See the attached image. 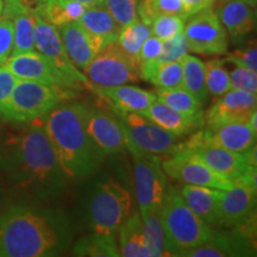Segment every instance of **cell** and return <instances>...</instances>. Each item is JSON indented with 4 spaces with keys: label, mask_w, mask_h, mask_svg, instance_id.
Instances as JSON below:
<instances>
[{
    "label": "cell",
    "mask_w": 257,
    "mask_h": 257,
    "mask_svg": "<svg viewBox=\"0 0 257 257\" xmlns=\"http://www.w3.org/2000/svg\"><path fill=\"white\" fill-rule=\"evenodd\" d=\"M143 221V229L147 240L152 249L153 257L168 256L166 245V236L163 230L161 207L140 212Z\"/></svg>",
    "instance_id": "f546056e"
},
{
    "label": "cell",
    "mask_w": 257,
    "mask_h": 257,
    "mask_svg": "<svg viewBox=\"0 0 257 257\" xmlns=\"http://www.w3.org/2000/svg\"><path fill=\"white\" fill-rule=\"evenodd\" d=\"M216 14L233 44H240L256 28L255 9L242 0L218 3Z\"/></svg>",
    "instance_id": "ffe728a7"
},
{
    "label": "cell",
    "mask_w": 257,
    "mask_h": 257,
    "mask_svg": "<svg viewBox=\"0 0 257 257\" xmlns=\"http://www.w3.org/2000/svg\"><path fill=\"white\" fill-rule=\"evenodd\" d=\"M111 102L113 108L120 113H141L157 99L155 93L130 85H119L113 87H94Z\"/></svg>",
    "instance_id": "d4e9b609"
},
{
    "label": "cell",
    "mask_w": 257,
    "mask_h": 257,
    "mask_svg": "<svg viewBox=\"0 0 257 257\" xmlns=\"http://www.w3.org/2000/svg\"><path fill=\"white\" fill-rule=\"evenodd\" d=\"M156 95L160 101L181 113L188 115L204 114V111H202L204 105L184 87L159 89Z\"/></svg>",
    "instance_id": "4dcf8cb0"
},
{
    "label": "cell",
    "mask_w": 257,
    "mask_h": 257,
    "mask_svg": "<svg viewBox=\"0 0 257 257\" xmlns=\"http://www.w3.org/2000/svg\"><path fill=\"white\" fill-rule=\"evenodd\" d=\"M242 2L245 3V4H248L250 8L252 9H256V5H257V0H242Z\"/></svg>",
    "instance_id": "c3c4849f"
},
{
    "label": "cell",
    "mask_w": 257,
    "mask_h": 257,
    "mask_svg": "<svg viewBox=\"0 0 257 257\" xmlns=\"http://www.w3.org/2000/svg\"><path fill=\"white\" fill-rule=\"evenodd\" d=\"M74 2H78V3H81V4L86 5L87 8L89 6H93V5H98V4H101L102 0H74Z\"/></svg>",
    "instance_id": "7dc6e473"
},
{
    "label": "cell",
    "mask_w": 257,
    "mask_h": 257,
    "mask_svg": "<svg viewBox=\"0 0 257 257\" xmlns=\"http://www.w3.org/2000/svg\"><path fill=\"white\" fill-rule=\"evenodd\" d=\"M68 93L46 83L19 79L0 110V115L14 123H31L46 117L68 96Z\"/></svg>",
    "instance_id": "5b68a950"
},
{
    "label": "cell",
    "mask_w": 257,
    "mask_h": 257,
    "mask_svg": "<svg viewBox=\"0 0 257 257\" xmlns=\"http://www.w3.org/2000/svg\"><path fill=\"white\" fill-rule=\"evenodd\" d=\"M101 4L121 28L138 18V0H102Z\"/></svg>",
    "instance_id": "8d00e7d4"
},
{
    "label": "cell",
    "mask_w": 257,
    "mask_h": 257,
    "mask_svg": "<svg viewBox=\"0 0 257 257\" xmlns=\"http://www.w3.org/2000/svg\"><path fill=\"white\" fill-rule=\"evenodd\" d=\"M163 230L168 256H178L199 244L204 243L213 234L212 226L204 223L186 204L180 189L168 186L161 206Z\"/></svg>",
    "instance_id": "277c9868"
},
{
    "label": "cell",
    "mask_w": 257,
    "mask_h": 257,
    "mask_svg": "<svg viewBox=\"0 0 257 257\" xmlns=\"http://www.w3.org/2000/svg\"><path fill=\"white\" fill-rule=\"evenodd\" d=\"M134 161V185L140 212L162 206L168 189L167 175L156 156L130 150Z\"/></svg>",
    "instance_id": "30bf717a"
},
{
    "label": "cell",
    "mask_w": 257,
    "mask_h": 257,
    "mask_svg": "<svg viewBox=\"0 0 257 257\" xmlns=\"http://www.w3.org/2000/svg\"><path fill=\"white\" fill-rule=\"evenodd\" d=\"M3 10H4V0H0V17H2Z\"/></svg>",
    "instance_id": "681fc988"
},
{
    "label": "cell",
    "mask_w": 257,
    "mask_h": 257,
    "mask_svg": "<svg viewBox=\"0 0 257 257\" xmlns=\"http://www.w3.org/2000/svg\"><path fill=\"white\" fill-rule=\"evenodd\" d=\"M14 48V23L10 18L0 17V64L11 56Z\"/></svg>",
    "instance_id": "b9f144b4"
},
{
    "label": "cell",
    "mask_w": 257,
    "mask_h": 257,
    "mask_svg": "<svg viewBox=\"0 0 257 257\" xmlns=\"http://www.w3.org/2000/svg\"><path fill=\"white\" fill-rule=\"evenodd\" d=\"M159 89H170L182 87V64L181 60L161 64L150 80Z\"/></svg>",
    "instance_id": "d590c367"
},
{
    "label": "cell",
    "mask_w": 257,
    "mask_h": 257,
    "mask_svg": "<svg viewBox=\"0 0 257 257\" xmlns=\"http://www.w3.org/2000/svg\"><path fill=\"white\" fill-rule=\"evenodd\" d=\"M152 34L161 41H167L184 31L185 19L174 15H161L150 24Z\"/></svg>",
    "instance_id": "74e56055"
},
{
    "label": "cell",
    "mask_w": 257,
    "mask_h": 257,
    "mask_svg": "<svg viewBox=\"0 0 257 257\" xmlns=\"http://www.w3.org/2000/svg\"><path fill=\"white\" fill-rule=\"evenodd\" d=\"M225 62H230L236 64V66L245 67L251 70L257 72V48L256 42H249L246 46H244L240 49L236 50L234 53L230 54L226 59L223 60Z\"/></svg>",
    "instance_id": "60d3db41"
},
{
    "label": "cell",
    "mask_w": 257,
    "mask_h": 257,
    "mask_svg": "<svg viewBox=\"0 0 257 257\" xmlns=\"http://www.w3.org/2000/svg\"><path fill=\"white\" fill-rule=\"evenodd\" d=\"M0 168L11 186L41 200L55 199L66 189L67 179L41 119L0 144Z\"/></svg>",
    "instance_id": "6da1fadb"
},
{
    "label": "cell",
    "mask_w": 257,
    "mask_h": 257,
    "mask_svg": "<svg viewBox=\"0 0 257 257\" xmlns=\"http://www.w3.org/2000/svg\"><path fill=\"white\" fill-rule=\"evenodd\" d=\"M161 167L167 176L182 185L204 186L225 191L233 182L214 173L197 154L187 148L174 155L161 159Z\"/></svg>",
    "instance_id": "7c38bea8"
},
{
    "label": "cell",
    "mask_w": 257,
    "mask_h": 257,
    "mask_svg": "<svg viewBox=\"0 0 257 257\" xmlns=\"http://www.w3.org/2000/svg\"><path fill=\"white\" fill-rule=\"evenodd\" d=\"M21 80H31L70 92L53 64L38 51L10 56L4 63Z\"/></svg>",
    "instance_id": "ac0fdd59"
},
{
    "label": "cell",
    "mask_w": 257,
    "mask_h": 257,
    "mask_svg": "<svg viewBox=\"0 0 257 257\" xmlns=\"http://www.w3.org/2000/svg\"><path fill=\"white\" fill-rule=\"evenodd\" d=\"M188 44L187 41H186L184 31L175 35L174 37L169 38V40L163 41L162 51H161L160 56L155 61L156 70L161 64L181 60L186 54H188Z\"/></svg>",
    "instance_id": "f35d334b"
},
{
    "label": "cell",
    "mask_w": 257,
    "mask_h": 257,
    "mask_svg": "<svg viewBox=\"0 0 257 257\" xmlns=\"http://www.w3.org/2000/svg\"><path fill=\"white\" fill-rule=\"evenodd\" d=\"M117 117L126 133L128 140L127 152L135 150L146 155L163 159L185 149L186 140H184V136L169 133L142 114L135 112H117Z\"/></svg>",
    "instance_id": "8992f818"
},
{
    "label": "cell",
    "mask_w": 257,
    "mask_h": 257,
    "mask_svg": "<svg viewBox=\"0 0 257 257\" xmlns=\"http://www.w3.org/2000/svg\"><path fill=\"white\" fill-rule=\"evenodd\" d=\"M2 17L14 23V48L11 56L36 51L35 46V14L19 3H4Z\"/></svg>",
    "instance_id": "603a6c76"
},
{
    "label": "cell",
    "mask_w": 257,
    "mask_h": 257,
    "mask_svg": "<svg viewBox=\"0 0 257 257\" xmlns=\"http://www.w3.org/2000/svg\"><path fill=\"white\" fill-rule=\"evenodd\" d=\"M236 66V64H234ZM231 87L250 93H257V72L245 67L236 66L229 73Z\"/></svg>",
    "instance_id": "ab89813d"
},
{
    "label": "cell",
    "mask_w": 257,
    "mask_h": 257,
    "mask_svg": "<svg viewBox=\"0 0 257 257\" xmlns=\"http://www.w3.org/2000/svg\"><path fill=\"white\" fill-rule=\"evenodd\" d=\"M188 50L200 55H224L229 49V36L212 8L188 18L184 29Z\"/></svg>",
    "instance_id": "8fae6325"
},
{
    "label": "cell",
    "mask_w": 257,
    "mask_h": 257,
    "mask_svg": "<svg viewBox=\"0 0 257 257\" xmlns=\"http://www.w3.org/2000/svg\"><path fill=\"white\" fill-rule=\"evenodd\" d=\"M83 74L94 87H113L141 79L138 60L128 55L118 42L99 50Z\"/></svg>",
    "instance_id": "ba28073f"
},
{
    "label": "cell",
    "mask_w": 257,
    "mask_h": 257,
    "mask_svg": "<svg viewBox=\"0 0 257 257\" xmlns=\"http://www.w3.org/2000/svg\"><path fill=\"white\" fill-rule=\"evenodd\" d=\"M255 217V216H253ZM237 225L234 232L213 234L204 243L178 253L187 257H227L251 256L252 249V218Z\"/></svg>",
    "instance_id": "4fadbf2b"
},
{
    "label": "cell",
    "mask_w": 257,
    "mask_h": 257,
    "mask_svg": "<svg viewBox=\"0 0 257 257\" xmlns=\"http://www.w3.org/2000/svg\"><path fill=\"white\" fill-rule=\"evenodd\" d=\"M18 80L17 76L5 64H0V110L8 101Z\"/></svg>",
    "instance_id": "7bdbcfd3"
},
{
    "label": "cell",
    "mask_w": 257,
    "mask_h": 257,
    "mask_svg": "<svg viewBox=\"0 0 257 257\" xmlns=\"http://www.w3.org/2000/svg\"><path fill=\"white\" fill-rule=\"evenodd\" d=\"M150 35H153L150 24H147L138 17L133 23L121 28L117 42L128 55L136 57L138 60L141 47Z\"/></svg>",
    "instance_id": "836d02e7"
},
{
    "label": "cell",
    "mask_w": 257,
    "mask_h": 257,
    "mask_svg": "<svg viewBox=\"0 0 257 257\" xmlns=\"http://www.w3.org/2000/svg\"><path fill=\"white\" fill-rule=\"evenodd\" d=\"M181 64L182 87L204 105L210 98L205 81V63L198 57L186 54L181 59Z\"/></svg>",
    "instance_id": "83f0119b"
},
{
    "label": "cell",
    "mask_w": 257,
    "mask_h": 257,
    "mask_svg": "<svg viewBox=\"0 0 257 257\" xmlns=\"http://www.w3.org/2000/svg\"><path fill=\"white\" fill-rule=\"evenodd\" d=\"M256 93L239 89H230L210 106L204 113V124L206 127H216L219 125L236 121H246L256 111Z\"/></svg>",
    "instance_id": "2e32d148"
},
{
    "label": "cell",
    "mask_w": 257,
    "mask_h": 257,
    "mask_svg": "<svg viewBox=\"0 0 257 257\" xmlns=\"http://www.w3.org/2000/svg\"><path fill=\"white\" fill-rule=\"evenodd\" d=\"M256 191L240 176L233 180L229 189L221 191L219 226H237L255 216Z\"/></svg>",
    "instance_id": "e0dca14e"
},
{
    "label": "cell",
    "mask_w": 257,
    "mask_h": 257,
    "mask_svg": "<svg viewBox=\"0 0 257 257\" xmlns=\"http://www.w3.org/2000/svg\"><path fill=\"white\" fill-rule=\"evenodd\" d=\"M85 126L105 156L126 150L128 140L117 114L85 105Z\"/></svg>",
    "instance_id": "5bb4252c"
},
{
    "label": "cell",
    "mask_w": 257,
    "mask_h": 257,
    "mask_svg": "<svg viewBox=\"0 0 257 257\" xmlns=\"http://www.w3.org/2000/svg\"><path fill=\"white\" fill-rule=\"evenodd\" d=\"M205 81L208 94L214 98L232 89L229 72L224 67V61L221 59L208 60L205 63Z\"/></svg>",
    "instance_id": "e575fe53"
},
{
    "label": "cell",
    "mask_w": 257,
    "mask_h": 257,
    "mask_svg": "<svg viewBox=\"0 0 257 257\" xmlns=\"http://www.w3.org/2000/svg\"><path fill=\"white\" fill-rule=\"evenodd\" d=\"M133 212V199L124 186L113 179L98 185L89 205L93 233L115 236L121 223Z\"/></svg>",
    "instance_id": "52a82bcc"
},
{
    "label": "cell",
    "mask_w": 257,
    "mask_h": 257,
    "mask_svg": "<svg viewBox=\"0 0 257 257\" xmlns=\"http://www.w3.org/2000/svg\"><path fill=\"white\" fill-rule=\"evenodd\" d=\"M74 255L92 256V257H117L119 256L118 244L115 243V236H99L93 233L92 236L80 239L73 248Z\"/></svg>",
    "instance_id": "1f68e13d"
},
{
    "label": "cell",
    "mask_w": 257,
    "mask_h": 257,
    "mask_svg": "<svg viewBox=\"0 0 257 257\" xmlns=\"http://www.w3.org/2000/svg\"><path fill=\"white\" fill-rule=\"evenodd\" d=\"M21 0H5V3H19Z\"/></svg>",
    "instance_id": "f907efd6"
},
{
    "label": "cell",
    "mask_w": 257,
    "mask_h": 257,
    "mask_svg": "<svg viewBox=\"0 0 257 257\" xmlns=\"http://www.w3.org/2000/svg\"><path fill=\"white\" fill-rule=\"evenodd\" d=\"M137 12L138 17L147 24H152L161 15L179 16L185 21L188 18L182 0H138Z\"/></svg>",
    "instance_id": "d6a6232c"
},
{
    "label": "cell",
    "mask_w": 257,
    "mask_h": 257,
    "mask_svg": "<svg viewBox=\"0 0 257 257\" xmlns=\"http://www.w3.org/2000/svg\"><path fill=\"white\" fill-rule=\"evenodd\" d=\"M185 148L197 154L218 175L232 181L243 175L245 170L252 166L244 154L230 152L224 148L205 142L201 137L200 130L193 133L192 136L186 140Z\"/></svg>",
    "instance_id": "9a60e30c"
},
{
    "label": "cell",
    "mask_w": 257,
    "mask_h": 257,
    "mask_svg": "<svg viewBox=\"0 0 257 257\" xmlns=\"http://www.w3.org/2000/svg\"><path fill=\"white\" fill-rule=\"evenodd\" d=\"M140 114L147 117L165 130L178 136H187L204 126V114L188 115L173 110L172 107L163 104L156 99L149 107Z\"/></svg>",
    "instance_id": "7402d4cb"
},
{
    "label": "cell",
    "mask_w": 257,
    "mask_h": 257,
    "mask_svg": "<svg viewBox=\"0 0 257 257\" xmlns=\"http://www.w3.org/2000/svg\"><path fill=\"white\" fill-rule=\"evenodd\" d=\"M35 46L36 51L46 57L62 76L70 92L94 89V86L88 81L85 74L80 72L70 61L57 28L37 14H35Z\"/></svg>",
    "instance_id": "9c48e42d"
},
{
    "label": "cell",
    "mask_w": 257,
    "mask_h": 257,
    "mask_svg": "<svg viewBox=\"0 0 257 257\" xmlns=\"http://www.w3.org/2000/svg\"><path fill=\"white\" fill-rule=\"evenodd\" d=\"M43 121L67 180L81 181L98 172L105 155L86 130L85 104L61 102Z\"/></svg>",
    "instance_id": "7a4b0ae2"
},
{
    "label": "cell",
    "mask_w": 257,
    "mask_h": 257,
    "mask_svg": "<svg viewBox=\"0 0 257 257\" xmlns=\"http://www.w3.org/2000/svg\"><path fill=\"white\" fill-rule=\"evenodd\" d=\"M76 22L85 31L95 53L107 44L117 42L121 30L120 25L102 4L89 6Z\"/></svg>",
    "instance_id": "d6986e66"
},
{
    "label": "cell",
    "mask_w": 257,
    "mask_h": 257,
    "mask_svg": "<svg viewBox=\"0 0 257 257\" xmlns=\"http://www.w3.org/2000/svg\"><path fill=\"white\" fill-rule=\"evenodd\" d=\"M56 28L70 61L80 72L83 73L96 54L85 31L78 22H70Z\"/></svg>",
    "instance_id": "4316f807"
},
{
    "label": "cell",
    "mask_w": 257,
    "mask_h": 257,
    "mask_svg": "<svg viewBox=\"0 0 257 257\" xmlns=\"http://www.w3.org/2000/svg\"><path fill=\"white\" fill-rule=\"evenodd\" d=\"M205 142L237 154H245L256 147V133L246 121H236L200 130Z\"/></svg>",
    "instance_id": "44dd1931"
},
{
    "label": "cell",
    "mask_w": 257,
    "mask_h": 257,
    "mask_svg": "<svg viewBox=\"0 0 257 257\" xmlns=\"http://www.w3.org/2000/svg\"><path fill=\"white\" fill-rule=\"evenodd\" d=\"M248 124L250 125V127H251L252 130L257 134V111H253V113L251 114V117L249 118Z\"/></svg>",
    "instance_id": "bcb514c9"
},
{
    "label": "cell",
    "mask_w": 257,
    "mask_h": 257,
    "mask_svg": "<svg viewBox=\"0 0 257 257\" xmlns=\"http://www.w3.org/2000/svg\"><path fill=\"white\" fill-rule=\"evenodd\" d=\"M220 189L204 186L184 185L180 194L188 207L210 226H219Z\"/></svg>",
    "instance_id": "cb8c5ba5"
},
{
    "label": "cell",
    "mask_w": 257,
    "mask_h": 257,
    "mask_svg": "<svg viewBox=\"0 0 257 257\" xmlns=\"http://www.w3.org/2000/svg\"><path fill=\"white\" fill-rule=\"evenodd\" d=\"M182 3H184L186 12H187L189 18L191 16L201 11V10L212 8L214 3H216V0H182Z\"/></svg>",
    "instance_id": "ee69618b"
},
{
    "label": "cell",
    "mask_w": 257,
    "mask_h": 257,
    "mask_svg": "<svg viewBox=\"0 0 257 257\" xmlns=\"http://www.w3.org/2000/svg\"><path fill=\"white\" fill-rule=\"evenodd\" d=\"M64 245L61 221L49 212L16 206L0 217V257L55 256Z\"/></svg>",
    "instance_id": "3957f363"
},
{
    "label": "cell",
    "mask_w": 257,
    "mask_h": 257,
    "mask_svg": "<svg viewBox=\"0 0 257 257\" xmlns=\"http://www.w3.org/2000/svg\"><path fill=\"white\" fill-rule=\"evenodd\" d=\"M119 232V256L124 257H153L143 229V221L140 211L131 212L118 229Z\"/></svg>",
    "instance_id": "484cf974"
},
{
    "label": "cell",
    "mask_w": 257,
    "mask_h": 257,
    "mask_svg": "<svg viewBox=\"0 0 257 257\" xmlns=\"http://www.w3.org/2000/svg\"><path fill=\"white\" fill-rule=\"evenodd\" d=\"M218 3H225V2H229V0H216Z\"/></svg>",
    "instance_id": "816d5d0a"
},
{
    "label": "cell",
    "mask_w": 257,
    "mask_h": 257,
    "mask_svg": "<svg viewBox=\"0 0 257 257\" xmlns=\"http://www.w3.org/2000/svg\"><path fill=\"white\" fill-rule=\"evenodd\" d=\"M22 4H23L25 8L30 10V11L36 14V12L40 11V9L43 6L46 0H21Z\"/></svg>",
    "instance_id": "f6af8a7d"
},
{
    "label": "cell",
    "mask_w": 257,
    "mask_h": 257,
    "mask_svg": "<svg viewBox=\"0 0 257 257\" xmlns=\"http://www.w3.org/2000/svg\"><path fill=\"white\" fill-rule=\"evenodd\" d=\"M87 6L74 0H46L36 14L55 27H60L70 22H76L85 14Z\"/></svg>",
    "instance_id": "f1b7e54d"
}]
</instances>
